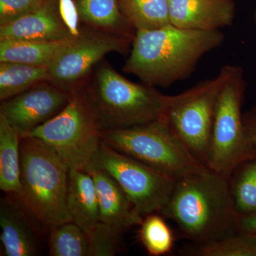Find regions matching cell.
<instances>
[{"mask_svg":"<svg viewBox=\"0 0 256 256\" xmlns=\"http://www.w3.org/2000/svg\"><path fill=\"white\" fill-rule=\"evenodd\" d=\"M220 30L201 31L168 24L152 30H138L124 72L153 87L170 88L190 78L202 57L222 46Z\"/></svg>","mask_w":256,"mask_h":256,"instance_id":"6da1fadb","label":"cell"},{"mask_svg":"<svg viewBox=\"0 0 256 256\" xmlns=\"http://www.w3.org/2000/svg\"><path fill=\"white\" fill-rule=\"evenodd\" d=\"M192 244H203L238 230L229 180L210 170L178 178L161 210Z\"/></svg>","mask_w":256,"mask_h":256,"instance_id":"7a4b0ae2","label":"cell"},{"mask_svg":"<svg viewBox=\"0 0 256 256\" xmlns=\"http://www.w3.org/2000/svg\"><path fill=\"white\" fill-rule=\"evenodd\" d=\"M84 92L101 132L161 118L170 99L156 87L124 78L106 60L97 64Z\"/></svg>","mask_w":256,"mask_h":256,"instance_id":"3957f363","label":"cell"},{"mask_svg":"<svg viewBox=\"0 0 256 256\" xmlns=\"http://www.w3.org/2000/svg\"><path fill=\"white\" fill-rule=\"evenodd\" d=\"M21 188L14 196L44 232L72 222L66 208L69 168L36 138H22Z\"/></svg>","mask_w":256,"mask_h":256,"instance_id":"277c9868","label":"cell"},{"mask_svg":"<svg viewBox=\"0 0 256 256\" xmlns=\"http://www.w3.org/2000/svg\"><path fill=\"white\" fill-rule=\"evenodd\" d=\"M101 136L108 146L174 180L210 170L195 158L164 118L130 128L102 131Z\"/></svg>","mask_w":256,"mask_h":256,"instance_id":"5b68a950","label":"cell"},{"mask_svg":"<svg viewBox=\"0 0 256 256\" xmlns=\"http://www.w3.org/2000/svg\"><path fill=\"white\" fill-rule=\"evenodd\" d=\"M246 86L244 70L236 66L216 106L206 166L228 180L239 165L256 158V146L247 134L242 118Z\"/></svg>","mask_w":256,"mask_h":256,"instance_id":"8992f818","label":"cell"},{"mask_svg":"<svg viewBox=\"0 0 256 256\" xmlns=\"http://www.w3.org/2000/svg\"><path fill=\"white\" fill-rule=\"evenodd\" d=\"M25 137L52 148L69 169L86 171L102 142L101 130L84 96L76 90L63 110Z\"/></svg>","mask_w":256,"mask_h":256,"instance_id":"52a82bcc","label":"cell"},{"mask_svg":"<svg viewBox=\"0 0 256 256\" xmlns=\"http://www.w3.org/2000/svg\"><path fill=\"white\" fill-rule=\"evenodd\" d=\"M235 66H224L214 78L197 82L178 95L170 96L163 116L195 158L206 166L217 100Z\"/></svg>","mask_w":256,"mask_h":256,"instance_id":"ba28073f","label":"cell"},{"mask_svg":"<svg viewBox=\"0 0 256 256\" xmlns=\"http://www.w3.org/2000/svg\"><path fill=\"white\" fill-rule=\"evenodd\" d=\"M90 166L110 174L142 216L161 212L176 182L162 172L116 150L102 140Z\"/></svg>","mask_w":256,"mask_h":256,"instance_id":"9c48e42d","label":"cell"},{"mask_svg":"<svg viewBox=\"0 0 256 256\" xmlns=\"http://www.w3.org/2000/svg\"><path fill=\"white\" fill-rule=\"evenodd\" d=\"M132 40L98 28H88L66 40L48 66L50 82L73 94L84 86V80L106 54H127Z\"/></svg>","mask_w":256,"mask_h":256,"instance_id":"30bf717a","label":"cell"},{"mask_svg":"<svg viewBox=\"0 0 256 256\" xmlns=\"http://www.w3.org/2000/svg\"><path fill=\"white\" fill-rule=\"evenodd\" d=\"M70 96L52 82H42L2 101L0 114L24 138L63 110Z\"/></svg>","mask_w":256,"mask_h":256,"instance_id":"8fae6325","label":"cell"},{"mask_svg":"<svg viewBox=\"0 0 256 256\" xmlns=\"http://www.w3.org/2000/svg\"><path fill=\"white\" fill-rule=\"evenodd\" d=\"M0 226L3 255H40L41 227L12 194H8L0 201Z\"/></svg>","mask_w":256,"mask_h":256,"instance_id":"7c38bea8","label":"cell"},{"mask_svg":"<svg viewBox=\"0 0 256 256\" xmlns=\"http://www.w3.org/2000/svg\"><path fill=\"white\" fill-rule=\"evenodd\" d=\"M236 10L234 0H169L170 24L188 30L215 31L232 26Z\"/></svg>","mask_w":256,"mask_h":256,"instance_id":"4fadbf2b","label":"cell"},{"mask_svg":"<svg viewBox=\"0 0 256 256\" xmlns=\"http://www.w3.org/2000/svg\"><path fill=\"white\" fill-rule=\"evenodd\" d=\"M72 37L52 0L38 11L0 26V40L52 42L65 41Z\"/></svg>","mask_w":256,"mask_h":256,"instance_id":"5bb4252c","label":"cell"},{"mask_svg":"<svg viewBox=\"0 0 256 256\" xmlns=\"http://www.w3.org/2000/svg\"><path fill=\"white\" fill-rule=\"evenodd\" d=\"M86 171L92 174L95 182L100 222L124 230L140 226L142 216L136 210L119 184L104 170L89 166Z\"/></svg>","mask_w":256,"mask_h":256,"instance_id":"9a60e30c","label":"cell"},{"mask_svg":"<svg viewBox=\"0 0 256 256\" xmlns=\"http://www.w3.org/2000/svg\"><path fill=\"white\" fill-rule=\"evenodd\" d=\"M66 208L72 222L86 233L100 222L95 182L87 171L69 170Z\"/></svg>","mask_w":256,"mask_h":256,"instance_id":"2e32d148","label":"cell"},{"mask_svg":"<svg viewBox=\"0 0 256 256\" xmlns=\"http://www.w3.org/2000/svg\"><path fill=\"white\" fill-rule=\"evenodd\" d=\"M80 20L90 28L112 32L133 41L136 31L119 9L118 0H77Z\"/></svg>","mask_w":256,"mask_h":256,"instance_id":"e0dca14e","label":"cell"},{"mask_svg":"<svg viewBox=\"0 0 256 256\" xmlns=\"http://www.w3.org/2000/svg\"><path fill=\"white\" fill-rule=\"evenodd\" d=\"M20 133L0 114V188L6 194H18L21 188Z\"/></svg>","mask_w":256,"mask_h":256,"instance_id":"ac0fdd59","label":"cell"},{"mask_svg":"<svg viewBox=\"0 0 256 256\" xmlns=\"http://www.w3.org/2000/svg\"><path fill=\"white\" fill-rule=\"evenodd\" d=\"M50 82L48 66L0 62V100H8L42 82Z\"/></svg>","mask_w":256,"mask_h":256,"instance_id":"d6986e66","label":"cell"},{"mask_svg":"<svg viewBox=\"0 0 256 256\" xmlns=\"http://www.w3.org/2000/svg\"><path fill=\"white\" fill-rule=\"evenodd\" d=\"M66 41L0 40V62H14L48 67L57 50Z\"/></svg>","mask_w":256,"mask_h":256,"instance_id":"ffe728a7","label":"cell"},{"mask_svg":"<svg viewBox=\"0 0 256 256\" xmlns=\"http://www.w3.org/2000/svg\"><path fill=\"white\" fill-rule=\"evenodd\" d=\"M118 6L136 31L156 30L170 24L169 0H118Z\"/></svg>","mask_w":256,"mask_h":256,"instance_id":"44dd1931","label":"cell"},{"mask_svg":"<svg viewBox=\"0 0 256 256\" xmlns=\"http://www.w3.org/2000/svg\"><path fill=\"white\" fill-rule=\"evenodd\" d=\"M190 256H256V234L238 232L203 244H192L182 250Z\"/></svg>","mask_w":256,"mask_h":256,"instance_id":"7402d4cb","label":"cell"},{"mask_svg":"<svg viewBox=\"0 0 256 256\" xmlns=\"http://www.w3.org/2000/svg\"><path fill=\"white\" fill-rule=\"evenodd\" d=\"M50 256H90L88 236L73 222H65L48 232Z\"/></svg>","mask_w":256,"mask_h":256,"instance_id":"603a6c76","label":"cell"},{"mask_svg":"<svg viewBox=\"0 0 256 256\" xmlns=\"http://www.w3.org/2000/svg\"><path fill=\"white\" fill-rule=\"evenodd\" d=\"M230 192L240 216L256 213V158L244 162L234 172Z\"/></svg>","mask_w":256,"mask_h":256,"instance_id":"cb8c5ba5","label":"cell"},{"mask_svg":"<svg viewBox=\"0 0 256 256\" xmlns=\"http://www.w3.org/2000/svg\"><path fill=\"white\" fill-rule=\"evenodd\" d=\"M140 226V238L150 256H163L171 252L174 236L162 217L154 213L146 215Z\"/></svg>","mask_w":256,"mask_h":256,"instance_id":"d4e9b609","label":"cell"},{"mask_svg":"<svg viewBox=\"0 0 256 256\" xmlns=\"http://www.w3.org/2000/svg\"><path fill=\"white\" fill-rule=\"evenodd\" d=\"M124 229L99 222L87 232L90 256H114L122 252Z\"/></svg>","mask_w":256,"mask_h":256,"instance_id":"484cf974","label":"cell"},{"mask_svg":"<svg viewBox=\"0 0 256 256\" xmlns=\"http://www.w3.org/2000/svg\"><path fill=\"white\" fill-rule=\"evenodd\" d=\"M47 2L48 0H0V26L38 11Z\"/></svg>","mask_w":256,"mask_h":256,"instance_id":"4316f807","label":"cell"},{"mask_svg":"<svg viewBox=\"0 0 256 256\" xmlns=\"http://www.w3.org/2000/svg\"><path fill=\"white\" fill-rule=\"evenodd\" d=\"M58 10L62 21L72 36H78L80 31L79 28L80 16L76 2L74 0H58Z\"/></svg>","mask_w":256,"mask_h":256,"instance_id":"83f0119b","label":"cell"},{"mask_svg":"<svg viewBox=\"0 0 256 256\" xmlns=\"http://www.w3.org/2000/svg\"><path fill=\"white\" fill-rule=\"evenodd\" d=\"M242 118L247 134L256 146V107L244 114Z\"/></svg>","mask_w":256,"mask_h":256,"instance_id":"f1b7e54d","label":"cell"},{"mask_svg":"<svg viewBox=\"0 0 256 256\" xmlns=\"http://www.w3.org/2000/svg\"><path fill=\"white\" fill-rule=\"evenodd\" d=\"M238 230L248 233L256 234V213L252 214L240 216L238 220Z\"/></svg>","mask_w":256,"mask_h":256,"instance_id":"f546056e","label":"cell"},{"mask_svg":"<svg viewBox=\"0 0 256 256\" xmlns=\"http://www.w3.org/2000/svg\"><path fill=\"white\" fill-rule=\"evenodd\" d=\"M254 21H255L256 25V8L255 10V12H254Z\"/></svg>","mask_w":256,"mask_h":256,"instance_id":"4dcf8cb0","label":"cell"}]
</instances>
